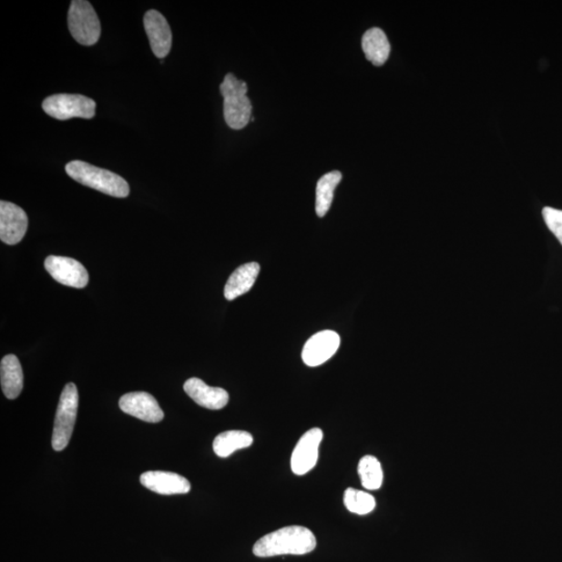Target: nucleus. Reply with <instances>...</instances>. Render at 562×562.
<instances>
[{
    "instance_id": "6",
    "label": "nucleus",
    "mask_w": 562,
    "mask_h": 562,
    "mask_svg": "<svg viewBox=\"0 0 562 562\" xmlns=\"http://www.w3.org/2000/svg\"><path fill=\"white\" fill-rule=\"evenodd\" d=\"M42 107L53 118L65 121L71 118L91 119L97 102L79 94H55L43 101Z\"/></svg>"
},
{
    "instance_id": "18",
    "label": "nucleus",
    "mask_w": 562,
    "mask_h": 562,
    "mask_svg": "<svg viewBox=\"0 0 562 562\" xmlns=\"http://www.w3.org/2000/svg\"><path fill=\"white\" fill-rule=\"evenodd\" d=\"M253 436L242 430H230L216 436L213 443L215 454L219 457H229L233 452L250 447Z\"/></svg>"
},
{
    "instance_id": "7",
    "label": "nucleus",
    "mask_w": 562,
    "mask_h": 562,
    "mask_svg": "<svg viewBox=\"0 0 562 562\" xmlns=\"http://www.w3.org/2000/svg\"><path fill=\"white\" fill-rule=\"evenodd\" d=\"M322 440L323 432L320 428L310 429L299 440L291 458V468L296 475H305L315 468Z\"/></svg>"
},
{
    "instance_id": "10",
    "label": "nucleus",
    "mask_w": 562,
    "mask_h": 562,
    "mask_svg": "<svg viewBox=\"0 0 562 562\" xmlns=\"http://www.w3.org/2000/svg\"><path fill=\"white\" fill-rule=\"evenodd\" d=\"M341 344L340 335L332 331H324L312 335L305 342L302 360L306 366L318 367L331 360Z\"/></svg>"
},
{
    "instance_id": "16",
    "label": "nucleus",
    "mask_w": 562,
    "mask_h": 562,
    "mask_svg": "<svg viewBox=\"0 0 562 562\" xmlns=\"http://www.w3.org/2000/svg\"><path fill=\"white\" fill-rule=\"evenodd\" d=\"M0 379L2 389L7 399H16L24 389V372L16 355L4 357L0 363Z\"/></svg>"
},
{
    "instance_id": "1",
    "label": "nucleus",
    "mask_w": 562,
    "mask_h": 562,
    "mask_svg": "<svg viewBox=\"0 0 562 562\" xmlns=\"http://www.w3.org/2000/svg\"><path fill=\"white\" fill-rule=\"evenodd\" d=\"M317 539L309 528L289 526L271 532L253 546L258 557L304 556L316 549Z\"/></svg>"
},
{
    "instance_id": "12",
    "label": "nucleus",
    "mask_w": 562,
    "mask_h": 562,
    "mask_svg": "<svg viewBox=\"0 0 562 562\" xmlns=\"http://www.w3.org/2000/svg\"><path fill=\"white\" fill-rule=\"evenodd\" d=\"M144 26L148 36L152 53L158 58H164L169 55L172 47V32L163 14L149 10L145 14Z\"/></svg>"
},
{
    "instance_id": "8",
    "label": "nucleus",
    "mask_w": 562,
    "mask_h": 562,
    "mask_svg": "<svg viewBox=\"0 0 562 562\" xmlns=\"http://www.w3.org/2000/svg\"><path fill=\"white\" fill-rule=\"evenodd\" d=\"M44 266L50 276L64 286L84 289L89 283V274L86 268L75 259L50 255Z\"/></svg>"
},
{
    "instance_id": "22",
    "label": "nucleus",
    "mask_w": 562,
    "mask_h": 562,
    "mask_svg": "<svg viewBox=\"0 0 562 562\" xmlns=\"http://www.w3.org/2000/svg\"><path fill=\"white\" fill-rule=\"evenodd\" d=\"M544 220L548 229L553 232L562 245V210L553 208L543 209Z\"/></svg>"
},
{
    "instance_id": "4",
    "label": "nucleus",
    "mask_w": 562,
    "mask_h": 562,
    "mask_svg": "<svg viewBox=\"0 0 562 562\" xmlns=\"http://www.w3.org/2000/svg\"><path fill=\"white\" fill-rule=\"evenodd\" d=\"M78 410V392L75 383H67L61 393L56 408L53 433V448L63 451L68 446L75 429Z\"/></svg>"
},
{
    "instance_id": "2",
    "label": "nucleus",
    "mask_w": 562,
    "mask_h": 562,
    "mask_svg": "<svg viewBox=\"0 0 562 562\" xmlns=\"http://www.w3.org/2000/svg\"><path fill=\"white\" fill-rule=\"evenodd\" d=\"M65 170L72 179L101 193L116 199H126L129 195L128 181L112 171L102 169L83 160H72L66 165Z\"/></svg>"
},
{
    "instance_id": "19",
    "label": "nucleus",
    "mask_w": 562,
    "mask_h": 562,
    "mask_svg": "<svg viewBox=\"0 0 562 562\" xmlns=\"http://www.w3.org/2000/svg\"><path fill=\"white\" fill-rule=\"evenodd\" d=\"M342 180L340 171H332L323 175L317 184L316 189V213L322 218L331 209L333 200L334 189Z\"/></svg>"
},
{
    "instance_id": "14",
    "label": "nucleus",
    "mask_w": 562,
    "mask_h": 562,
    "mask_svg": "<svg viewBox=\"0 0 562 562\" xmlns=\"http://www.w3.org/2000/svg\"><path fill=\"white\" fill-rule=\"evenodd\" d=\"M140 481L143 486L149 491L159 495H181L188 494L191 490V485L185 477L177 473L163 471H149L142 474Z\"/></svg>"
},
{
    "instance_id": "20",
    "label": "nucleus",
    "mask_w": 562,
    "mask_h": 562,
    "mask_svg": "<svg viewBox=\"0 0 562 562\" xmlns=\"http://www.w3.org/2000/svg\"><path fill=\"white\" fill-rule=\"evenodd\" d=\"M362 485L369 491H376L383 485V472L381 463L374 456H363L359 464Z\"/></svg>"
},
{
    "instance_id": "3",
    "label": "nucleus",
    "mask_w": 562,
    "mask_h": 562,
    "mask_svg": "<svg viewBox=\"0 0 562 562\" xmlns=\"http://www.w3.org/2000/svg\"><path fill=\"white\" fill-rule=\"evenodd\" d=\"M223 97L224 119L232 129H242L250 123L252 105L247 97L248 86L232 73L224 77L220 85Z\"/></svg>"
},
{
    "instance_id": "5",
    "label": "nucleus",
    "mask_w": 562,
    "mask_h": 562,
    "mask_svg": "<svg viewBox=\"0 0 562 562\" xmlns=\"http://www.w3.org/2000/svg\"><path fill=\"white\" fill-rule=\"evenodd\" d=\"M69 32L85 46H92L100 38L101 26L97 12L86 0H73L68 13Z\"/></svg>"
},
{
    "instance_id": "15",
    "label": "nucleus",
    "mask_w": 562,
    "mask_h": 562,
    "mask_svg": "<svg viewBox=\"0 0 562 562\" xmlns=\"http://www.w3.org/2000/svg\"><path fill=\"white\" fill-rule=\"evenodd\" d=\"M260 270V265L254 261L239 267L225 284V298L230 301H235L250 291L258 279Z\"/></svg>"
},
{
    "instance_id": "17",
    "label": "nucleus",
    "mask_w": 562,
    "mask_h": 562,
    "mask_svg": "<svg viewBox=\"0 0 562 562\" xmlns=\"http://www.w3.org/2000/svg\"><path fill=\"white\" fill-rule=\"evenodd\" d=\"M362 47L367 60L375 66H383L391 54V44L383 29L370 28L364 33Z\"/></svg>"
},
{
    "instance_id": "21",
    "label": "nucleus",
    "mask_w": 562,
    "mask_h": 562,
    "mask_svg": "<svg viewBox=\"0 0 562 562\" xmlns=\"http://www.w3.org/2000/svg\"><path fill=\"white\" fill-rule=\"evenodd\" d=\"M344 505L350 513L364 516L373 512L376 501L371 494L349 487L344 493Z\"/></svg>"
},
{
    "instance_id": "9",
    "label": "nucleus",
    "mask_w": 562,
    "mask_h": 562,
    "mask_svg": "<svg viewBox=\"0 0 562 562\" xmlns=\"http://www.w3.org/2000/svg\"><path fill=\"white\" fill-rule=\"evenodd\" d=\"M28 218L24 209L12 202H0V239L7 245H16L25 238Z\"/></svg>"
},
{
    "instance_id": "11",
    "label": "nucleus",
    "mask_w": 562,
    "mask_h": 562,
    "mask_svg": "<svg viewBox=\"0 0 562 562\" xmlns=\"http://www.w3.org/2000/svg\"><path fill=\"white\" fill-rule=\"evenodd\" d=\"M119 406L123 413L148 423H158L165 417L157 399L146 392L126 393L120 398Z\"/></svg>"
},
{
    "instance_id": "13",
    "label": "nucleus",
    "mask_w": 562,
    "mask_h": 562,
    "mask_svg": "<svg viewBox=\"0 0 562 562\" xmlns=\"http://www.w3.org/2000/svg\"><path fill=\"white\" fill-rule=\"evenodd\" d=\"M187 395L197 404L208 410L219 411L228 405L229 393L221 388L209 386L199 378H189L184 384Z\"/></svg>"
}]
</instances>
